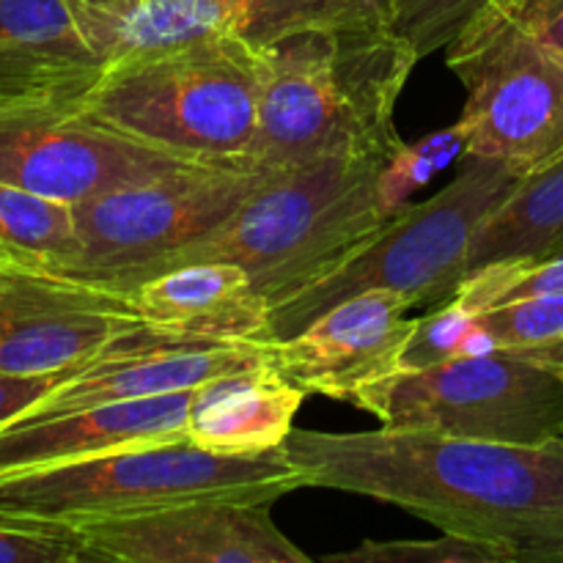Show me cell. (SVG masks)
Listing matches in <instances>:
<instances>
[{
	"label": "cell",
	"mask_w": 563,
	"mask_h": 563,
	"mask_svg": "<svg viewBox=\"0 0 563 563\" xmlns=\"http://www.w3.org/2000/svg\"><path fill=\"white\" fill-rule=\"evenodd\" d=\"M511 352H520V355H528L533 357V361H542L548 363V366H555L563 372V339L550 346H537V350H511Z\"/></svg>",
	"instance_id": "4dcf8cb0"
},
{
	"label": "cell",
	"mask_w": 563,
	"mask_h": 563,
	"mask_svg": "<svg viewBox=\"0 0 563 563\" xmlns=\"http://www.w3.org/2000/svg\"><path fill=\"white\" fill-rule=\"evenodd\" d=\"M306 396L273 361L223 374L192 390L187 438L225 456H258L284 449Z\"/></svg>",
	"instance_id": "d6986e66"
},
{
	"label": "cell",
	"mask_w": 563,
	"mask_h": 563,
	"mask_svg": "<svg viewBox=\"0 0 563 563\" xmlns=\"http://www.w3.org/2000/svg\"><path fill=\"white\" fill-rule=\"evenodd\" d=\"M86 363L42 374H0V432L11 423L22 421L38 401L47 399L60 383L75 377Z\"/></svg>",
	"instance_id": "f1b7e54d"
},
{
	"label": "cell",
	"mask_w": 563,
	"mask_h": 563,
	"mask_svg": "<svg viewBox=\"0 0 563 563\" xmlns=\"http://www.w3.org/2000/svg\"><path fill=\"white\" fill-rule=\"evenodd\" d=\"M563 245V157L528 174L478 225L467 256V278L493 264L544 258Z\"/></svg>",
	"instance_id": "ffe728a7"
},
{
	"label": "cell",
	"mask_w": 563,
	"mask_h": 563,
	"mask_svg": "<svg viewBox=\"0 0 563 563\" xmlns=\"http://www.w3.org/2000/svg\"><path fill=\"white\" fill-rule=\"evenodd\" d=\"M146 324L203 339L267 341L269 302L240 264L198 262L148 278L130 291Z\"/></svg>",
	"instance_id": "ac0fdd59"
},
{
	"label": "cell",
	"mask_w": 563,
	"mask_h": 563,
	"mask_svg": "<svg viewBox=\"0 0 563 563\" xmlns=\"http://www.w3.org/2000/svg\"><path fill=\"white\" fill-rule=\"evenodd\" d=\"M262 93L251 159L295 168L344 154H399L394 124L421 58L390 27L388 11L289 33L258 49Z\"/></svg>",
	"instance_id": "7a4b0ae2"
},
{
	"label": "cell",
	"mask_w": 563,
	"mask_h": 563,
	"mask_svg": "<svg viewBox=\"0 0 563 563\" xmlns=\"http://www.w3.org/2000/svg\"><path fill=\"white\" fill-rule=\"evenodd\" d=\"M273 174L253 163H201L71 203L77 251L47 273L132 291L165 256L231 218Z\"/></svg>",
	"instance_id": "52a82bcc"
},
{
	"label": "cell",
	"mask_w": 563,
	"mask_h": 563,
	"mask_svg": "<svg viewBox=\"0 0 563 563\" xmlns=\"http://www.w3.org/2000/svg\"><path fill=\"white\" fill-rule=\"evenodd\" d=\"M0 563H91L80 528L0 509Z\"/></svg>",
	"instance_id": "d4e9b609"
},
{
	"label": "cell",
	"mask_w": 563,
	"mask_h": 563,
	"mask_svg": "<svg viewBox=\"0 0 563 563\" xmlns=\"http://www.w3.org/2000/svg\"><path fill=\"white\" fill-rule=\"evenodd\" d=\"M269 504L192 500L80 528L91 563H308Z\"/></svg>",
	"instance_id": "4fadbf2b"
},
{
	"label": "cell",
	"mask_w": 563,
	"mask_h": 563,
	"mask_svg": "<svg viewBox=\"0 0 563 563\" xmlns=\"http://www.w3.org/2000/svg\"><path fill=\"white\" fill-rule=\"evenodd\" d=\"M467 91L465 154L528 176L563 157V55L522 27L476 14L445 47Z\"/></svg>",
	"instance_id": "9c48e42d"
},
{
	"label": "cell",
	"mask_w": 563,
	"mask_h": 563,
	"mask_svg": "<svg viewBox=\"0 0 563 563\" xmlns=\"http://www.w3.org/2000/svg\"><path fill=\"white\" fill-rule=\"evenodd\" d=\"M394 159L396 154H344L278 170L207 236L165 256L152 278L185 264L231 262L275 308L399 209L385 190Z\"/></svg>",
	"instance_id": "3957f363"
},
{
	"label": "cell",
	"mask_w": 563,
	"mask_h": 563,
	"mask_svg": "<svg viewBox=\"0 0 563 563\" xmlns=\"http://www.w3.org/2000/svg\"><path fill=\"white\" fill-rule=\"evenodd\" d=\"M102 66L66 0H0V71L11 104H71Z\"/></svg>",
	"instance_id": "e0dca14e"
},
{
	"label": "cell",
	"mask_w": 563,
	"mask_h": 563,
	"mask_svg": "<svg viewBox=\"0 0 563 563\" xmlns=\"http://www.w3.org/2000/svg\"><path fill=\"white\" fill-rule=\"evenodd\" d=\"M526 297H563V245L550 256L533 262L493 264L478 269L465 278L454 300L476 313Z\"/></svg>",
	"instance_id": "7402d4cb"
},
{
	"label": "cell",
	"mask_w": 563,
	"mask_h": 563,
	"mask_svg": "<svg viewBox=\"0 0 563 563\" xmlns=\"http://www.w3.org/2000/svg\"><path fill=\"white\" fill-rule=\"evenodd\" d=\"M344 563H517V555L498 544L443 533L432 542H363L361 548L324 555Z\"/></svg>",
	"instance_id": "4316f807"
},
{
	"label": "cell",
	"mask_w": 563,
	"mask_h": 563,
	"mask_svg": "<svg viewBox=\"0 0 563 563\" xmlns=\"http://www.w3.org/2000/svg\"><path fill=\"white\" fill-rule=\"evenodd\" d=\"M295 489H302V482L286 445L258 456H225L181 438L66 465L5 473L0 476V509L86 526L192 500L273 506Z\"/></svg>",
	"instance_id": "8992f818"
},
{
	"label": "cell",
	"mask_w": 563,
	"mask_h": 563,
	"mask_svg": "<svg viewBox=\"0 0 563 563\" xmlns=\"http://www.w3.org/2000/svg\"><path fill=\"white\" fill-rule=\"evenodd\" d=\"M478 14L511 22L563 55V0H489Z\"/></svg>",
	"instance_id": "83f0119b"
},
{
	"label": "cell",
	"mask_w": 563,
	"mask_h": 563,
	"mask_svg": "<svg viewBox=\"0 0 563 563\" xmlns=\"http://www.w3.org/2000/svg\"><path fill=\"white\" fill-rule=\"evenodd\" d=\"M286 454L302 487L399 506L517 563L563 561V438L517 445L421 429H291Z\"/></svg>",
	"instance_id": "6da1fadb"
},
{
	"label": "cell",
	"mask_w": 563,
	"mask_h": 563,
	"mask_svg": "<svg viewBox=\"0 0 563 563\" xmlns=\"http://www.w3.org/2000/svg\"><path fill=\"white\" fill-rule=\"evenodd\" d=\"M258 93L262 53L242 38H207L110 60L71 108L196 163H253Z\"/></svg>",
	"instance_id": "277c9868"
},
{
	"label": "cell",
	"mask_w": 563,
	"mask_h": 563,
	"mask_svg": "<svg viewBox=\"0 0 563 563\" xmlns=\"http://www.w3.org/2000/svg\"><path fill=\"white\" fill-rule=\"evenodd\" d=\"M489 350H493L489 341L473 324V313L456 300H449L443 306L429 308L427 317L416 319V328L401 350L396 372L427 368L449 361V357L478 355V352Z\"/></svg>",
	"instance_id": "cb8c5ba5"
},
{
	"label": "cell",
	"mask_w": 563,
	"mask_h": 563,
	"mask_svg": "<svg viewBox=\"0 0 563 563\" xmlns=\"http://www.w3.org/2000/svg\"><path fill=\"white\" fill-rule=\"evenodd\" d=\"M522 174L498 159L465 154L460 174L421 203H401L372 236L352 247L335 267L269 308V344L302 333L313 319L363 291H390L412 308L454 300L467 278L476 231Z\"/></svg>",
	"instance_id": "5b68a950"
},
{
	"label": "cell",
	"mask_w": 563,
	"mask_h": 563,
	"mask_svg": "<svg viewBox=\"0 0 563 563\" xmlns=\"http://www.w3.org/2000/svg\"><path fill=\"white\" fill-rule=\"evenodd\" d=\"M11 102H14V97H11L9 82H5L3 71H0V104H11Z\"/></svg>",
	"instance_id": "1f68e13d"
},
{
	"label": "cell",
	"mask_w": 563,
	"mask_h": 563,
	"mask_svg": "<svg viewBox=\"0 0 563 563\" xmlns=\"http://www.w3.org/2000/svg\"><path fill=\"white\" fill-rule=\"evenodd\" d=\"M71 11L93 53L110 64L207 38H242L262 49L308 27L385 14L388 0H141L124 14Z\"/></svg>",
	"instance_id": "8fae6325"
},
{
	"label": "cell",
	"mask_w": 563,
	"mask_h": 563,
	"mask_svg": "<svg viewBox=\"0 0 563 563\" xmlns=\"http://www.w3.org/2000/svg\"><path fill=\"white\" fill-rule=\"evenodd\" d=\"M489 0H388L390 27L427 58L445 49Z\"/></svg>",
	"instance_id": "484cf974"
},
{
	"label": "cell",
	"mask_w": 563,
	"mask_h": 563,
	"mask_svg": "<svg viewBox=\"0 0 563 563\" xmlns=\"http://www.w3.org/2000/svg\"><path fill=\"white\" fill-rule=\"evenodd\" d=\"M143 324L130 291L9 264L0 273V374L80 366Z\"/></svg>",
	"instance_id": "7c38bea8"
},
{
	"label": "cell",
	"mask_w": 563,
	"mask_h": 563,
	"mask_svg": "<svg viewBox=\"0 0 563 563\" xmlns=\"http://www.w3.org/2000/svg\"><path fill=\"white\" fill-rule=\"evenodd\" d=\"M192 390L22 418L0 432V476L187 438Z\"/></svg>",
	"instance_id": "2e32d148"
},
{
	"label": "cell",
	"mask_w": 563,
	"mask_h": 563,
	"mask_svg": "<svg viewBox=\"0 0 563 563\" xmlns=\"http://www.w3.org/2000/svg\"><path fill=\"white\" fill-rule=\"evenodd\" d=\"M11 264H20V262H11ZM5 267H9V264H0V273H3Z\"/></svg>",
	"instance_id": "836d02e7"
},
{
	"label": "cell",
	"mask_w": 563,
	"mask_h": 563,
	"mask_svg": "<svg viewBox=\"0 0 563 563\" xmlns=\"http://www.w3.org/2000/svg\"><path fill=\"white\" fill-rule=\"evenodd\" d=\"M0 247L33 269H53L77 251L75 209L0 181Z\"/></svg>",
	"instance_id": "44dd1931"
},
{
	"label": "cell",
	"mask_w": 563,
	"mask_h": 563,
	"mask_svg": "<svg viewBox=\"0 0 563 563\" xmlns=\"http://www.w3.org/2000/svg\"><path fill=\"white\" fill-rule=\"evenodd\" d=\"M11 262H20V258H14V256H11V253H5L3 247H0V264H11Z\"/></svg>",
	"instance_id": "d6a6232c"
},
{
	"label": "cell",
	"mask_w": 563,
	"mask_h": 563,
	"mask_svg": "<svg viewBox=\"0 0 563 563\" xmlns=\"http://www.w3.org/2000/svg\"><path fill=\"white\" fill-rule=\"evenodd\" d=\"M390 291H363L313 319L302 333L269 344L273 363L308 396L355 401L366 385L399 368L416 319Z\"/></svg>",
	"instance_id": "9a60e30c"
},
{
	"label": "cell",
	"mask_w": 563,
	"mask_h": 563,
	"mask_svg": "<svg viewBox=\"0 0 563 563\" xmlns=\"http://www.w3.org/2000/svg\"><path fill=\"white\" fill-rule=\"evenodd\" d=\"M493 350H537L563 339V297H526L473 313Z\"/></svg>",
	"instance_id": "603a6c76"
},
{
	"label": "cell",
	"mask_w": 563,
	"mask_h": 563,
	"mask_svg": "<svg viewBox=\"0 0 563 563\" xmlns=\"http://www.w3.org/2000/svg\"><path fill=\"white\" fill-rule=\"evenodd\" d=\"M267 361H273L269 341L203 339L143 322L110 341L75 377L60 383L47 399L38 401L25 418L179 394Z\"/></svg>",
	"instance_id": "5bb4252c"
},
{
	"label": "cell",
	"mask_w": 563,
	"mask_h": 563,
	"mask_svg": "<svg viewBox=\"0 0 563 563\" xmlns=\"http://www.w3.org/2000/svg\"><path fill=\"white\" fill-rule=\"evenodd\" d=\"M69 9H88V11H104V14H124V11L135 9L141 0H66Z\"/></svg>",
	"instance_id": "f546056e"
},
{
	"label": "cell",
	"mask_w": 563,
	"mask_h": 563,
	"mask_svg": "<svg viewBox=\"0 0 563 563\" xmlns=\"http://www.w3.org/2000/svg\"><path fill=\"white\" fill-rule=\"evenodd\" d=\"M201 165L88 119L71 104H0V181L55 201L143 185Z\"/></svg>",
	"instance_id": "30bf717a"
},
{
	"label": "cell",
	"mask_w": 563,
	"mask_h": 563,
	"mask_svg": "<svg viewBox=\"0 0 563 563\" xmlns=\"http://www.w3.org/2000/svg\"><path fill=\"white\" fill-rule=\"evenodd\" d=\"M352 405L388 429L517 445L563 438V372L511 350L390 372L366 385Z\"/></svg>",
	"instance_id": "ba28073f"
}]
</instances>
